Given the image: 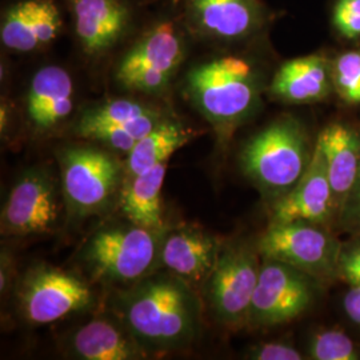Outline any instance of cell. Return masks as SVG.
Listing matches in <instances>:
<instances>
[{"mask_svg":"<svg viewBox=\"0 0 360 360\" xmlns=\"http://www.w3.org/2000/svg\"><path fill=\"white\" fill-rule=\"evenodd\" d=\"M191 287L172 272L151 274L119 300L123 324L146 351L176 349L196 336L200 312Z\"/></svg>","mask_w":360,"mask_h":360,"instance_id":"cell-1","label":"cell"},{"mask_svg":"<svg viewBox=\"0 0 360 360\" xmlns=\"http://www.w3.org/2000/svg\"><path fill=\"white\" fill-rule=\"evenodd\" d=\"M184 89L190 102L221 138L231 136L259 103L257 72L238 56L217 58L193 67Z\"/></svg>","mask_w":360,"mask_h":360,"instance_id":"cell-2","label":"cell"},{"mask_svg":"<svg viewBox=\"0 0 360 360\" xmlns=\"http://www.w3.org/2000/svg\"><path fill=\"white\" fill-rule=\"evenodd\" d=\"M312 155L306 131L295 119L284 116L245 143L240 167L262 193L278 200L304 175Z\"/></svg>","mask_w":360,"mask_h":360,"instance_id":"cell-3","label":"cell"},{"mask_svg":"<svg viewBox=\"0 0 360 360\" xmlns=\"http://www.w3.org/2000/svg\"><path fill=\"white\" fill-rule=\"evenodd\" d=\"M167 229L110 226L95 232L83 250V262L94 279L110 284L138 283L160 263Z\"/></svg>","mask_w":360,"mask_h":360,"instance_id":"cell-4","label":"cell"},{"mask_svg":"<svg viewBox=\"0 0 360 360\" xmlns=\"http://www.w3.org/2000/svg\"><path fill=\"white\" fill-rule=\"evenodd\" d=\"M257 248L221 245L217 264L207 279L206 297L218 322L239 328L248 324L260 263Z\"/></svg>","mask_w":360,"mask_h":360,"instance_id":"cell-5","label":"cell"},{"mask_svg":"<svg viewBox=\"0 0 360 360\" xmlns=\"http://www.w3.org/2000/svg\"><path fill=\"white\" fill-rule=\"evenodd\" d=\"M184 59V44L175 25L153 26L126 52L116 68L117 83L126 90L160 94L167 90Z\"/></svg>","mask_w":360,"mask_h":360,"instance_id":"cell-6","label":"cell"},{"mask_svg":"<svg viewBox=\"0 0 360 360\" xmlns=\"http://www.w3.org/2000/svg\"><path fill=\"white\" fill-rule=\"evenodd\" d=\"M59 156L63 193L71 212L84 217L103 211L122 180L119 160L96 147H68Z\"/></svg>","mask_w":360,"mask_h":360,"instance_id":"cell-7","label":"cell"},{"mask_svg":"<svg viewBox=\"0 0 360 360\" xmlns=\"http://www.w3.org/2000/svg\"><path fill=\"white\" fill-rule=\"evenodd\" d=\"M257 252L304 271L311 276H327L338 271L340 248L334 238L309 221L271 223L257 240Z\"/></svg>","mask_w":360,"mask_h":360,"instance_id":"cell-8","label":"cell"},{"mask_svg":"<svg viewBox=\"0 0 360 360\" xmlns=\"http://www.w3.org/2000/svg\"><path fill=\"white\" fill-rule=\"evenodd\" d=\"M19 309L31 324H51L90 307V285L75 275L49 266L28 271L18 290Z\"/></svg>","mask_w":360,"mask_h":360,"instance_id":"cell-9","label":"cell"},{"mask_svg":"<svg viewBox=\"0 0 360 360\" xmlns=\"http://www.w3.org/2000/svg\"><path fill=\"white\" fill-rule=\"evenodd\" d=\"M311 278L314 276L283 262L264 259L260 266L248 324L271 327L300 316L314 299Z\"/></svg>","mask_w":360,"mask_h":360,"instance_id":"cell-10","label":"cell"},{"mask_svg":"<svg viewBox=\"0 0 360 360\" xmlns=\"http://www.w3.org/2000/svg\"><path fill=\"white\" fill-rule=\"evenodd\" d=\"M59 200L51 176L30 169L18 180L1 211V232L8 235L47 233L59 220Z\"/></svg>","mask_w":360,"mask_h":360,"instance_id":"cell-11","label":"cell"},{"mask_svg":"<svg viewBox=\"0 0 360 360\" xmlns=\"http://www.w3.org/2000/svg\"><path fill=\"white\" fill-rule=\"evenodd\" d=\"M336 211L322 150L315 146L309 168L295 186L275 200L271 223L309 221L323 224Z\"/></svg>","mask_w":360,"mask_h":360,"instance_id":"cell-12","label":"cell"},{"mask_svg":"<svg viewBox=\"0 0 360 360\" xmlns=\"http://www.w3.org/2000/svg\"><path fill=\"white\" fill-rule=\"evenodd\" d=\"M68 1L74 15L77 43L87 56H103L127 35L131 8L126 0Z\"/></svg>","mask_w":360,"mask_h":360,"instance_id":"cell-13","label":"cell"},{"mask_svg":"<svg viewBox=\"0 0 360 360\" xmlns=\"http://www.w3.org/2000/svg\"><path fill=\"white\" fill-rule=\"evenodd\" d=\"M62 27V16L52 0H25L4 13L0 39L4 47L32 52L53 41Z\"/></svg>","mask_w":360,"mask_h":360,"instance_id":"cell-14","label":"cell"},{"mask_svg":"<svg viewBox=\"0 0 360 360\" xmlns=\"http://www.w3.org/2000/svg\"><path fill=\"white\" fill-rule=\"evenodd\" d=\"M193 26L207 38L242 40L262 26L257 0H186Z\"/></svg>","mask_w":360,"mask_h":360,"instance_id":"cell-15","label":"cell"},{"mask_svg":"<svg viewBox=\"0 0 360 360\" xmlns=\"http://www.w3.org/2000/svg\"><path fill=\"white\" fill-rule=\"evenodd\" d=\"M221 245L218 238L198 229L167 231L160 263L190 285L206 284L217 264Z\"/></svg>","mask_w":360,"mask_h":360,"instance_id":"cell-16","label":"cell"},{"mask_svg":"<svg viewBox=\"0 0 360 360\" xmlns=\"http://www.w3.org/2000/svg\"><path fill=\"white\" fill-rule=\"evenodd\" d=\"M74 110V82L65 68L46 65L35 72L27 92V116L37 131L60 124Z\"/></svg>","mask_w":360,"mask_h":360,"instance_id":"cell-17","label":"cell"},{"mask_svg":"<svg viewBox=\"0 0 360 360\" xmlns=\"http://www.w3.org/2000/svg\"><path fill=\"white\" fill-rule=\"evenodd\" d=\"M334 89L333 65L323 55L288 60L276 71L271 95L284 103H315L324 101Z\"/></svg>","mask_w":360,"mask_h":360,"instance_id":"cell-18","label":"cell"},{"mask_svg":"<svg viewBox=\"0 0 360 360\" xmlns=\"http://www.w3.org/2000/svg\"><path fill=\"white\" fill-rule=\"evenodd\" d=\"M316 146L326 160L335 207L345 208L359 175V134L343 123H333L323 129Z\"/></svg>","mask_w":360,"mask_h":360,"instance_id":"cell-19","label":"cell"},{"mask_svg":"<svg viewBox=\"0 0 360 360\" xmlns=\"http://www.w3.org/2000/svg\"><path fill=\"white\" fill-rule=\"evenodd\" d=\"M70 354L83 360H138L147 351L126 326L99 318L77 328L68 342Z\"/></svg>","mask_w":360,"mask_h":360,"instance_id":"cell-20","label":"cell"},{"mask_svg":"<svg viewBox=\"0 0 360 360\" xmlns=\"http://www.w3.org/2000/svg\"><path fill=\"white\" fill-rule=\"evenodd\" d=\"M167 162L129 178L120 200L122 212L131 223L147 227H165L162 218V188L167 172Z\"/></svg>","mask_w":360,"mask_h":360,"instance_id":"cell-21","label":"cell"},{"mask_svg":"<svg viewBox=\"0 0 360 360\" xmlns=\"http://www.w3.org/2000/svg\"><path fill=\"white\" fill-rule=\"evenodd\" d=\"M195 136L196 132L180 122L165 119L129 151L126 162L127 178L136 176L162 162H167L171 155L191 142Z\"/></svg>","mask_w":360,"mask_h":360,"instance_id":"cell-22","label":"cell"},{"mask_svg":"<svg viewBox=\"0 0 360 360\" xmlns=\"http://www.w3.org/2000/svg\"><path fill=\"white\" fill-rule=\"evenodd\" d=\"M167 119L162 111L153 105L129 99H115L87 108L75 126V132L96 126H120L150 131Z\"/></svg>","mask_w":360,"mask_h":360,"instance_id":"cell-23","label":"cell"},{"mask_svg":"<svg viewBox=\"0 0 360 360\" xmlns=\"http://www.w3.org/2000/svg\"><path fill=\"white\" fill-rule=\"evenodd\" d=\"M333 82L346 103H360V51L345 52L335 59Z\"/></svg>","mask_w":360,"mask_h":360,"instance_id":"cell-24","label":"cell"},{"mask_svg":"<svg viewBox=\"0 0 360 360\" xmlns=\"http://www.w3.org/2000/svg\"><path fill=\"white\" fill-rule=\"evenodd\" d=\"M311 358L316 360H356L354 342L340 330H324L314 335L309 343Z\"/></svg>","mask_w":360,"mask_h":360,"instance_id":"cell-25","label":"cell"},{"mask_svg":"<svg viewBox=\"0 0 360 360\" xmlns=\"http://www.w3.org/2000/svg\"><path fill=\"white\" fill-rule=\"evenodd\" d=\"M333 20L342 37L360 38V0H338Z\"/></svg>","mask_w":360,"mask_h":360,"instance_id":"cell-26","label":"cell"},{"mask_svg":"<svg viewBox=\"0 0 360 360\" xmlns=\"http://www.w3.org/2000/svg\"><path fill=\"white\" fill-rule=\"evenodd\" d=\"M251 359L257 360H300L303 359L302 354L285 342H267L260 343L259 346L251 349Z\"/></svg>","mask_w":360,"mask_h":360,"instance_id":"cell-27","label":"cell"},{"mask_svg":"<svg viewBox=\"0 0 360 360\" xmlns=\"http://www.w3.org/2000/svg\"><path fill=\"white\" fill-rule=\"evenodd\" d=\"M338 272L351 285L360 284V245L340 254Z\"/></svg>","mask_w":360,"mask_h":360,"instance_id":"cell-28","label":"cell"},{"mask_svg":"<svg viewBox=\"0 0 360 360\" xmlns=\"http://www.w3.org/2000/svg\"><path fill=\"white\" fill-rule=\"evenodd\" d=\"M343 306L348 318L360 326V284L351 285L349 291L345 296Z\"/></svg>","mask_w":360,"mask_h":360,"instance_id":"cell-29","label":"cell"},{"mask_svg":"<svg viewBox=\"0 0 360 360\" xmlns=\"http://www.w3.org/2000/svg\"><path fill=\"white\" fill-rule=\"evenodd\" d=\"M346 211V217L354 224L360 227V171L358 179L355 183V187L348 198L347 203L343 208Z\"/></svg>","mask_w":360,"mask_h":360,"instance_id":"cell-30","label":"cell"},{"mask_svg":"<svg viewBox=\"0 0 360 360\" xmlns=\"http://www.w3.org/2000/svg\"><path fill=\"white\" fill-rule=\"evenodd\" d=\"M10 257H4V254L1 255V275H0V290L1 292L7 291L8 285H10Z\"/></svg>","mask_w":360,"mask_h":360,"instance_id":"cell-31","label":"cell"}]
</instances>
